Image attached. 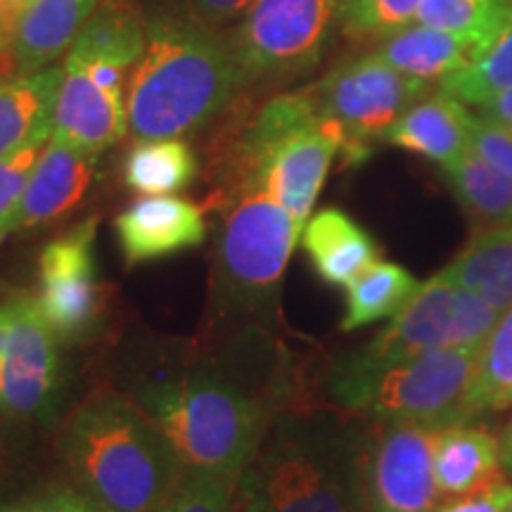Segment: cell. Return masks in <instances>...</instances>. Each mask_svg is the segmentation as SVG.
Returning <instances> with one entry per match:
<instances>
[{
  "mask_svg": "<svg viewBox=\"0 0 512 512\" xmlns=\"http://www.w3.org/2000/svg\"><path fill=\"white\" fill-rule=\"evenodd\" d=\"M290 356L264 325L133 377L131 399L162 427L185 467L240 479L292 399Z\"/></svg>",
  "mask_w": 512,
  "mask_h": 512,
  "instance_id": "obj_1",
  "label": "cell"
},
{
  "mask_svg": "<svg viewBox=\"0 0 512 512\" xmlns=\"http://www.w3.org/2000/svg\"><path fill=\"white\" fill-rule=\"evenodd\" d=\"M242 91L228 36L192 10H159L147 19L143 57L128 76V136L190 138Z\"/></svg>",
  "mask_w": 512,
  "mask_h": 512,
  "instance_id": "obj_2",
  "label": "cell"
},
{
  "mask_svg": "<svg viewBox=\"0 0 512 512\" xmlns=\"http://www.w3.org/2000/svg\"><path fill=\"white\" fill-rule=\"evenodd\" d=\"M55 453L69 482L110 512L159 510L185 472L162 427L117 392H98L74 408Z\"/></svg>",
  "mask_w": 512,
  "mask_h": 512,
  "instance_id": "obj_3",
  "label": "cell"
},
{
  "mask_svg": "<svg viewBox=\"0 0 512 512\" xmlns=\"http://www.w3.org/2000/svg\"><path fill=\"white\" fill-rule=\"evenodd\" d=\"M344 133L320 112L313 91L266 100L230 145L221 188L254 185L306 226L332 159L342 155Z\"/></svg>",
  "mask_w": 512,
  "mask_h": 512,
  "instance_id": "obj_4",
  "label": "cell"
},
{
  "mask_svg": "<svg viewBox=\"0 0 512 512\" xmlns=\"http://www.w3.org/2000/svg\"><path fill=\"white\" fill-rule=\"evenodd\" d=\"M216 211L211 313L230 328L264 325L278 309L285 271L304 228L254 185L221 188Z\"/></svg>",
  "mask_w": 512,
  "mask_h": 512,
  "instance_id": "obj_5",
  "label": "cell"
},
{
  "mask_svg": "<svg viewBox=\"0 0 512 512\" xmlns=\"http://www.w3.org/2000/svg\"><path fill=\"white\" fill-rule=\"evenodd\" d=\"M368 434L344 413L287 408L259 458L273 512H363Z\"/></svg>",
  "mask_w": 512,
  "mask_h": 512,
  "instance_id": "obj_6",
  "label": "cell"
},
{
  "mask_svg": "<svg viewBox=\"0 0 512 512\" xmlns=\"http://www.w3.org/2000/svg\"><path fill=\"white\" fill-rule=\"evenodd\" d=\"M477 358V347H441L387 363H363L349 354L332 366L328 389L351 415L437 432L467 425L463 403Z\"/></svg>",
  "mask_w": 512,
  "mask_h": 512,
  "instance_id": "obj_7",
  "label": "cell"
},
{
  "mask_svg": "<svg viewBox=\"0 0 512 512\" xmlns=\"http://www.w3.org/2000/svg\"><path fill=\"white\" fill-rule=\"evenodd\" d=\"M337 22V0H254L228 34L242 88L280 86L313 72Z\"/></svg>",
  "mask_w": 512,
  "mask_h": 512,
  "instance_id": "obj_8",
  "label": "cell"
},
{
  "mask_svg": "<svg viewBox=\"0 0 512 512\" xmlns=\"http://www.w3.org/2000/svg\"><path fill=\"white\" fill-rule=\"evenodd\" d=\"M62 382V344L34 294L0 302V425L29 430L53 418Z\"/></svg>",
  "mask_w": 512,
  "mask_h": 512,
  "instance_id": "obj_9",
  "label": "cell"
},
{
  "mask_svg": "<svg viewBox=\"0 0 512 512\" xmlns=\"http://www.w3.org/2000/svg\"><path fill=\"white\" fill-rule=\"evenodd\" d=\"M311 91L320 112L342 128V155L349 164H361L373 152L375 140H382L384 131L432 86L370 53L337 64Z\"/></svg>",
  "mask_w": 512,
  "mask_h": 512,
  "instance_id": "obj_10",
  "label": "cell"
},
{
  "mask_svg": "<svg viewBox=\"0 0 512 512\" xmlns=\"http://www.w3.org/2000/svg\"><path fill=\"white\" fill-rule=\"evenodd\" d=\"M98 216L50 240L38 254V292L43 318L62 347H79L98 335L107 311V294L98 273Z\"/></svg>",
  "mask_w": 512,
  "mask_h": 512,
  "instance_id": "obj_11",
  "label": "cell"
},
{
  "mask_svg": "<svg viewBox=\"0 0 512 512\" xmlns=\"http://www.w3.org/2000/svg\"><path fill=\"white\" fill-rule=\"evenodd\" d=\"M432 444L427 427L377 422L363 460V512H434L441 494Z\"/></svg>",
  "mask_w": 512,
  "mask_h": 512,
  "instance_id": "obj_12",
  "label": "cell"
},
{
  "mask_svg": "<svg viewBox=\"0 0 512 512\" xmlns=\"http://www.w3.org/2000/svg\"><path fill=\"white\" fill-rule=\"evenodd\" d=\"M207 233L204 207L174 195L140 197L114 219V235L126 266L190 252L204 245Z\"/></svg>",
  "mask_w": 512,
  "mask_h": 512,
  "instance_id": "obj_13",
  "label": "cell"
},
{
  "mask_svg": "<svg viewBox=\"0 0 512 512\" xmlns=\"http://www.w3.org/2000/svg\"><path fill=\"white\" fill-rule=\"evenodd\" d=\"M460 287L441 271L420 285L415 297L392 318L380 335L356 354L363 363H387L422 351L453 347Z\"/></svg>",
  "mask_w": 512,
  "mask_h": 512,
  "instance_id": "obj_14",
  "label": "cell"
},
{
  "mask_svg": "<svg viewBox=\"0 0 512 512\" xmlns=\"http://www.w3.org/2000/svg\"><path fill=\"white\" fill-rule=\"evenodd\" d=\"M100 155L50 138L31 171L15 233L53 226L86 200L98 176Z\"/></svg>",
  "mask_w": 512,
  "mask_h": 512,
  "instance_id": "obj_15",
  "label": "cell"
},
{
  "mask_svg": "<svg viewBox=\"0 0 512 512\" xmlns=\"http://www.w3.org/2000/svg\"><path fill=\"white\" fill-rule=\"evenodd\" d=\"M62 69L50 138L102 155L128 133L126 93L100 86L72 62Z\"/></svg>",
  "mask_w": 512,
  "mask_h": 512,
  "instance_id": "obj_16",
  "label": "cell"
},
{
  "mask_svg": "<svg viewBox=\"0 0 512 512\" xmlns=\"http://www.w3.org/2000/svg\"><path fill=\"white\" fill-rule=\"evenodd\" d=\"M470 131L472 114L467 107L437 88L413 102L384 131L382 143L415 152L444 169L470 150Z\"/></svg>",
  "mask_w": 512,
  "mask_h": 512,
  "instance_id": "obj_17",
  "label": "cell"
},
{
  "mask_svg": "<svg viewBox=\"0 0 512 512\" xmlns=\"http://www.w3.org/2000/svg\"><path fill=\"white\" fill-rule=\"evenodd\" d=\"M100 3L102 0H31L12 29L15 74H34L57 64Z\"/></svg>",
  "mask_w": 512,
  "mask_h": 512,
  "instance_id": "obj_18",
  "label": "cell"
},
{
  "mask_svg": "<svg viewBox=\"0 0 512 512\" xmlns=\"http://www.w3.org/2000/svg\"><path fill=\"white\" fill-rule=\"evenodd\" d=\"M302 247L318 278L332 287H349L380 261V245L373 235L335 207L311 214L302 230Z\"/></svg>",
  "mask_w": 512,
  "mask_h": 512,
  "instance_id": "obj_19",
  "label": "cell"
},
{
  "mask_svg": "<svg viewBox=\"0 0 512 512\" xmlns=\"http://www.w3.org/2000/svg\"><path fill=\"white\" fill-rule=\"evenodd\" d=\"M62 64L34 74L0 76V157L36 140H50Z\"/></svg>",
  "mask_w": 512,
  "mask_h": 512,
  "instance_id": "obj_20",
  "label": "cell"
},
{
  "mask_svg": "<svg viewBox=\"0 0 512 512\" xmlns=\"http://www.w3.org/2000/svg\"><path fill=\"white\" fill-rule=\"evenodd\" d=\"M434 479L441 496H463L503 479L501 439L484 427L453 425L434 432Z\"/></svg>",
  "mask_w": 512,
  "mask_h": 512,
  "instance_id": "obj_21",
  "label": "cell"
},
{
  "mask_svg": "<svg viewBox=\"0 0 512 512\" xmlns=\"http://www.w3.org/2000/svg\"><path fill=\"white\" fill-rule=\"evenodd\" d=\"M375 53L399 72L432 86L463 69L475 57V43L458 34L411 22L384 38Z\"/></svg>",
  "mask_w": 512,
  "mask_h": 512,
  "instance_id": "obj_22",
  "label": "cell"
},
{
  "mask_svg": "<svg viewBox=\"0 0 512 512\" xmlns=\"http://www.w3.org/2000/svg\"><path fill=\"white\" fill-rule=\"evenodd\" d=\"M444 273L460 290L482 297L498 313L508 311L512 306V223L477 230Z\"/></svg>",
  "mask_w": 512,
  "mask_h": 512,
  "instance_id": "obj_23",
  "label": "cell"
},
{
  "mask_svg": "<svg viewBox=\"0 0 512 512\" xmlns=\"http://www.w3.org/2000/svg\"><path fill=\"white\" fill-rule=\"evenodd\" d=\"M147 19L131 0H102L86 27L76 36L67 57L86 62H110L133 72L145 50Z\"/></svg>",
  "mask_w": 512,
  "mask_h": 512,
  "instance_id": "obj_24",
  "label": "cell"
},
{
  "mask_svg": "<svg viewBox=\"0 0 512 512\" xmlns=\"http://www.w3.org/2000/svg\"><path fill=\"white\" fill-rule=\"evenodd\" d=\"M444 178L465 214L477 230L510 226L512 223V178L484 162L475 150H467L456 162L444 166Z\"/></svg>",
  "mask_w": 512,
  "mask_h": 512,
  "instance_id": "obj_25",
  "label": "cell"
},
{
  "mask_svg": "<svg viewBox=\"0 0 512 512\" xmlns=\"http://www.w3.org/2000/svg\"><path fill=\"white\" fill-rule=\"evenodd\" d=\"M200 174V162L183 138L138 140L124 159V185L143 197L174 195Z\"/></svg>",
  "mask_w": 512,
  "mask_h": 512,
  "instance_id": "obj_26",
  "label": "cell"
},
{
  "mask_svg": "<svg viewBox=\"0 0 512 512\" xmlns=\"http://www.w3.org/2000/svg\"><path fill=\"white\" fill-rule=\"evenodd\" d=\"M420 280L394 261H375L347 290L342 332H354L377 320L394 318L420 290Z\"/></svg>",
  "mask_w": 512,
  "mask_h": 512,
  "instance_id": "obj_27",
  "label": "cell"
},
{
  "mask_svg": "<svg viewBox=\"0 0 512 512\" xmlns=\"http://www.w3.org/2000/svg\"><path fill=\"white\" fill-rule=\"evenodd\" d=\"M512 406V306L498 318L484 347L479 349L475 373L465 394L467 422L501 413Z\"/></svg>",
  "mask_w": 512,
  "mask_h": 512,
  "instance_id": "obj_28",
  "label": "cell"
},
{
  "mask_svg": "<svg viewBox=\"0 0 512 512\" xmlns=\"http://www.w3.org/2000/svg\"><path fill=\"white\" fill-rule=\"evenodd\" d=\"M439 91L475 107L512 91V12L503 29L463 69L439 83Z\"/></svg>",
  "mask_w": 512,
  "mask_h": 512,
  "instance_id": "obj_29",
  "label": "cell"
},
{
  "mask_svg": "<svg viewBox=\"0 0 512 512\" xmlns=\"http://www.w3.org/2000/svg\"><path fill=\"white\" fill-rule=\"evenodd\" d=\"M512 12V0H420L413 22L458 34L475 53L494 38Z\"/></svg>",
  "mask_w": 512,
  "mask_h": 512,
  "instance_id": "obj_30",
  "label": "cell"
},
{
  "mask_svg": "<svg viewBox=\"0 0 512 512\" xmlns=\"http://www.w3.org/2000/svg\"><path fill=\"white\" fill-rule=\"evenodd\" d=\"M420 0H337L339 29L356 41H384L408 27Z\"/></svg>",
  "mask_w": 512,
  "mask_h": 512,
  "instance_id": "obj_31",
  "label": "cell"
},
{
  "mask_svg": "<svg viewBox=\"0 0 512 512\" xmlns=\"http://www.w3.org/2000/svg\"><path fill=\"white\" fill-rule=\"evenodd\" d=\"M235 484L238 479L219 472L185 467L176 491L155 512H233Z\"/></svg>",
  "mask_w": 512,
  "mask_h": 512,
  "instance_id": "obj_32",
  "label": "cell"
},
{
  "mask_svg": "<svg viewBox=\"0 0 512 512\" xmlns=\"http://www.w3.org/2000/svg\"><path fill=\"white\" fill-rule=\"evenodd\" d=\"M48 140H36L12 155L0 157V242L15 233V221L22 207L31 171Z\"/></svg>",
  "mask_w": 512,
  "mask_h": 512,
  "instance_id": "obj_33",
  "label": "cell"
},
{
  "mask_svg": "<svg viewBox=\"0 0 512 512\" xmlns=\"http://www.w3.org/2000/svg\"><path fill=\"white\" fill-rule=\"evenodd\" d=\"M0 512H110L74 482L36 484L12 501L0 505Z\"/></svg>",
  "mask_w": 512,
  "mask_h": 512,
  "instance_id": "obj_34",
  "label": "cell"
},
{
  "mask_svg": "<svg viewBox=\"0 0 512 512\" xmlns=\"http://www.w3.org/2000/svg\"><path fill=\"white\" fill-rule=\"evenodd\" d=\"M24 432L27 427L0 425V505L31 489V486H22L24 467H27Z\"/></svg>",
  "mask_w": 512,
  "mask_h": 512,
  "instance_id": "obj_35",
  "label": "cell"
},
{
  "mask_svg": "<svg viewBox=\"0 0 512 512\" xmlns=\"http://www.w3.org/2000/svg\"><path fill=\"white\" fill-rule=\"evenodd\" d=\"M470 147L484 162H489L501 174L512 178V128L472 114Z\"/></svg>",
  "mask_w": 512,
  "mask_h": 512,
  "instance_id": "obj_36",
  "label": "cell"
},
{
  "mask_svg": "<svg viewBox=\"0 0 512 512\" xmlns=\"http://www.w3.org/2000/svg\"><path fill=\"white\" fill-rule=\"evenodd\" d=\"M512 503V484L501 482L484 486L463 496H448V501L439 503L434 512H508Z\"/></svg>",
  "mask_w": 512,
  "mask_h": 512,
  "instance_id": "obj_37",
  "label": "cell"
},
{
  "mask_svg": "<svg viewBox=\"0 0 512 512\" xmlns=\"http://www.w3.org/2000/svg\"><path fill=\"white\" fill-rule=\"evenodd\" d=\"M233 512H273L259 467L252 463L242 472L233 494Z\"/></svg>",
  "mask_w": 512,
  "mask_h": 512,
  "instance_id": "obj_38",
  "label": "cell"
},
{
  "mask_svg": "<svg viewBox=\"0 0 512 512\" xmlns=\"http://www.w3.org/2000/svg\"><path fill=\"white\" fill-rule=\"evenodd\" d=\"M254 0H190V10L211 27L221 29L223 24L235 22L245 15Z\"/></svg>",
  "mask_w": 512,
  "mask_h": 512,
  "instance_id": "obj_39",
  "label": "cell"
},
{
  "mask_svg": "<svg viewBox=\"0 0 512 512\" xmlns=\"http://www.w3.org/2000/svg\"><path fill=\"white\" fill-rule=\"evenodd\" d=\"M477 114L512 128V91H505L501 95H496V98L477 105Z\"/></svg>",
  "mask_w": 512,
  "mask_h": 512,
  "instance_id": "obj_40",
  "label": "cell"
},
{
  "mask_svg": "<svg viewBox=\"0 0 512 512\" xmlns=\"http://www.w3.org/2000/svg\"><path fill=\"white\" fill-rule=\"evenodd\" d=\"M31 5V0H0V31L12 34L17 19Z\"/></svg>",
  "mask_w": 512,
  "mask_h": 512,
  "instance_id": "obj_41",
  "label": "cell"
},
{
  "mask_svg": "<svg viewBox=\"0 0 512 512\" xmlns=\"http://www.w3.org/2000/svg\"><path fill=\"white\" fill-rule=\"evenodd\" d=\"M15 74V57H12V34L0 31V76Z\"/></svg>",
  "mask_w": 512,
  "mask_h": 512,
  "instance_id": "obj_42",
  "label": "cell"
},
{
  "mask_svg": "<svg viewBox=\"0 0 512 512\" xmlns=\"http://www.w3.org/2000/svg\"><path fill=\"white\" fill-rule=\"evenodd\" d=\"M501 463L512 475V418L510 425L505 427V432L501 434Z\"/></svg>",
  "mask_w": 512,
  "mask_h": 512,
  "instance_id": "obj_43",
  "label": "cell"
},
{
  "mask_svg": "<svg viewBox=\"0 0 512 512\" xmlns=\"http://www.w3.org/2000/svg\"><path fill=\"white\" fill-rule=\"evenodd\" d=\"M0 292H3V280H0Z\"/></svg>",
  "mask_w": 512,
  "mask_h": 512,
  "instance_id": "obj_44",
  "label": "cell"
},
{
  "mask_svg": "<svg viewBox=\"0 0 512 512\" xmlns=\"http://www.w3.org/2000/svg\"><path fill=\"white\" fill-rule=\"evenodd\" d=\"M508 512H512V503H510V508H508Z\"/></svg>",
  "mask_w": 512,
  "mask_h": 512,
  "instance_id": "obj_45",
  "label": "cell"
}]
</instances>
